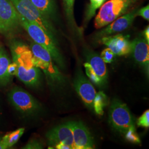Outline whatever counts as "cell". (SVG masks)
I'll return each instance as SVG.
<instances>
[{
	"label": "cell",
	"mask_w": 149,
	"mask_h": 149,
	"mask_svg": "<svg viewBox=\"0 0 149 149\" xmlns=\"http://www.w3.org/2000/svg\"><path fill=\"white\" fill-rule=\"evenodd\" d=\"M18 15L28 21L41 27L48 34L56 40V31L51 21L45 17L31 0H11Z\"/></svg>",
	"instance_id": "5b68a950"
},
{
	"label": "cell",
	"mask_w": 149,
	"mask_h": 149,
	"mask_svg": "<svg viewBox=\"0 0 149 149\" xmlns=\"http://www.w3.org/2000/svg\"><path fill=\"white\" fill-rule=\"evenodd\" d=\"M138 10V8L133 9L127 13L118 17L100 31L97 32L93 37L95 40L97 42L103 37L111 36L127 29L132 26L137 17L136 12Z\"/></svg>",
	"instance_id": "30bf717a"
},
{
	"label": "cell",
	"mask_w": 149,
	"mask_h": 149,
	"mask_svg": "<svg viewBox=\"0 0 149 149\" xmlns=\"http://www.w3.org/2000/svg\"><path fill=\"white\" fill-rule=\"evenodd\" d=\"M8 149L5 145L3 143L2 140V137H0V149Z\"/></svg>",
	"instance_id": "f546056e"
},
{
	"label": "cell",
	"mask_w": 149,
	"mask_h": 149,
	"mask_svg": "<svg viewBox=\"0 0 149 149\" xmlns=\"http://www.w3.org/2000/svg\"><path fill=\"white\" fill-rule=\"evenodd\" d=\"M116 56V55H115V54L110 49L108 48L104 49L100 55V56L103 60V61L105 63L108 64L112 63L115 59Z\"/></svg>",
	"instance_id": "603a6c76"
},
{
	"label": "cell",
	"mask_w": 149,
	"mask_h": 149,
	"mask_svg": "<svg viewBox=\"0 0 149 149\" xmlns=\"http://www.w3.org/2000/svg\"><path fill=\"white\" fill-rule=\"evenodd\" d=\"M19 24V16L11 0H0V33L10 34Z\"/></svg>",
	"instance_id": "ba28073f"
},
{
	"label": "cell",
	"mask_w": 149,
	"mask_h": 149,
	"mask_svg": "<svg viewBox=\"0 0 149 149\" xmlns=\"http://www.w3.org/2000/svg\"><path fill=\"white\" fill-rule=\"evenodd\" d=\"M33 4L49 20L56 18V8L54 0H31Z\"/></svg>",
	"instance_id": "e0dca14e"
},
{
	"label": "cell",
	"mask_w": 149,
	"mask_h": 149,
	"mask_svg": "<svg viewBox=\"0 0 149 149\" xmlns=\"http://www.w3.org/2000/svg\"><path fill=\"white\" fill-rule=\"evenodd\" d=\"M131 53L134 60L144 69L148 77L149 73V44L143 36H139L131 42Z\"/></svg>",
	"instance_id": "5bb4252c"
},
{
	"label": "cell",
	"mask_w": 149,
	"mask_h": 149,
	"mask_svg": "<svg viewBox=\"0 0 149 149\" xmlns=\"http://www.w3.org/2000/svg\"><path fill=\"white\" fill-rule=\"evenodd\" d=\"M24 130L25 129L24 128H19L15 131L7 134L2 137L3 143L8 149L13 146L23 135Z\"/></svg>",
	"instance_id": "ffe728a7"
},
{
	"label": "cell",
	"mask_w": 149,
	"mask_h": 149,
	"mask_svg": "<svg viewBox=\"0 0 149 149\" xmlns=\"http://www.w3.org/2000/svg\"><path fill=\"white\" fill-rule=\"evenodd\" d=\"M75 149L95 148L93 138L85 125L81 121H71Z\"/></svg>",
	"instance_id": "4fadbf2b"
},
{
	"label": "cell",
	"mask_w": 149,
	"mask_h": 149,
	"mask_svg": "<svg viewBox=\"0 0 149 149\" xmlns=\"http://www.w3.org/2000/svg\"><path fill=\"white\" fill-rule=\"evenodd\" d=\"M84 53L86 62L90 64L97 76L101 80L102 85H104L106 83L108 78L106 63L101 59L100 55L91 49L86 48Z\"/></svg>",
	"instance_id": "9a60e30c"
},
{
	"label": "cell",
	"mask_w": 149,
	"mask_h": 149,
	"mask_svg": "<svg viewBox=\"0 0 149 149\" xmlns=\"http://www.w3.org/2000/svg\"><path fill=\"white\" fill-rule=\"evenodd\" d=\"M84 66L86 70V73L88 77L91 81L95 84V85L98 86H102L101 81L98 77L97 76L96 73L95 72L94 70L92 69L90 64L88 62H86L84 64Z\"/></svg>",
	"instance_id": "7402d4cb"
},
{
	"label": "cell",
	"mask_w": 149,
	"mask_h": 149,
	"mask_svg": "<svg viewBox=\"0 0 149 149\" xmlns=\"http://www.w3.org/2000/svg\"><path fill=\"white\" fill-rule=\"evenodd\" d=\"M12 61L16 66L15 76L24 85L37 87L42 81V71L33 62L31 48L21 41L13 40L10 43Z\"/></svg>",
	"instance_id": "6da1fadb"
},
{
	"label": "cell",
	"mask_w": 149,
	"mask_h": 149,
	"mask_svg": "<svg viewBox=\"0 0 149 149\" xmlns=\"http://www.w3.org/2000/svg\"><path fill=\"white\" fill-rule=\"evenodd\" d=\"M124 136L125 139H127L130 143L140 144L141 142L138 134L136 133L135 127L130 128L128 132L124 134Z\"/></svg>",
	"instance_id": "cb8c5ba5"
},
{
	"label": "cell",
	"mask_w": 149,
	"mask_h": 149,
	"mask_svg": "<svg viewBox=\"0 0 149 149\" xmlns=\"http://www.w3.org/2000/svg\"><path fill=\"white\" fill-rule=\"evenodd\" d=\"M55 148L58 149H71V148L69 146L64 144V143H59V144H57L55 146Z\"/></svg>",
	"instance_id": "f1b7e54d"
},
{
	"label": "cell",
	"mask_w": 149,
	"mask_h": 149,
	"mask_svg": "<svg viewBox=\"0 0 149 149\" xmlns=\"http://www.w3.org/2000/svg\"><path fill=\"white\" fill-rule=\"evenodd\" d=\"M137 16H140L144 19L149 21V5L146 6L138 10L136 12Z\"/></svg>",
	"instance_id": "4316f807"
},
{
	"label": "cell",
	"mask_w": 149,
	"mask_h": 149,
	"mask_svg": "<svg viewBox=\"0 0 149 149\" xmlns=\"http://www.w3.org/2000/svg\"><path fill=\"white\" fill-rule=\"evenodd\" d=\"M29 47L33 55L34 64L44 74L49 84L53 86L64 84V76L48 50L34 42L31 43Z\"/></svg>",
	"instance_id": "3957f363"
},
{
	"label": "cell",
	"mask_w": 149,
	"mask_h": 149,
	"mask_svg": "<svg viewBox=\"0 0 149 149\" xmlns=\"http://www.w3.org/2000/svg\"><path fill=\"white\" fill-rule=\"evenodd\" d=\"M12 63L5 48L0 42V86H6L12 77L8 74V68Z\"/></svg>",
	"instance_id": "2e32d148"
},
{
	"label": "cell",
	"mask_w": 149,
	"mask_h": 149,
	"mask_svg": "<svg viewBox=\"0 0 149 149\" xmlns=\"http://www.w3.org/2000/svg\"><path fill=\"white\" fill-rule=\"evenodd\" d=\"M109 123L112 128L124 135L135 127L133 117L126 104L118 99L112 102L109 112Z\"/></svg>",
	"instance_id": "8992f818"
},
{
	"label": "cell",
	"mask_w": 149,
	"mask_h": 149,
	"mask_svg": "<svg viewBox=\"0 0 149 149\" xmlns=\"http://www.w3.org/2000/svg\"><path fill=\"white\" fill-rule=\"evenodd\" d=\"M43 143L39 139L34 138L31 139L22 149H43Z\"/></svg>",
	"instance_id": "d4e9b609"
},
{
	"label": "cell",
	"mask_w": 149,
	"mask_h": 149,
	"mask_svg": "<svg viewBox=\"0 0 149 149\" xmlns=\"http://www.w3.org/2000/svg\"><path fill=\"white\" fill-rule=\"evenodd\" d=\"M97 42L110 49L116 55L124 56L131 53V42L129 36L122 34L111 35L101 38Z\"/></svg>",
	"instance_id": "7c38bea8"
},
{
	"label": "cell",
	"mask_w": 149,
	"mask_h": 149,
	"mask_svg": "<svg viewBox=\"0 0 149 149\" xmlns=\"http://www.w3.org/2000/svg\"><path fill=\"white\" fill-rule=\"evenodd\" d=\"M140 0H109L102 6L95 19V27L100 29L130 11Z\"/></svg>",
	"instance_id": "277c9868"
},
{
	"label": "cell",
	"mask_w": 149,
	"mask_h": 149,
	"mask_svg": "<svg viewBox=\"0 0 149 149\" xmlns=\"http://www.w3.org/2000/svg\"><path fill=\"white\" fill-rule=\"evenodd\" d=\"M64 11L68 23L72 31L79 37H82V30L75 21L74 17V4L75 0H63Z\"/></svg>",
	"instance_id": "ac0fdd59"
},
{
	"label": "cell",
	"mask_w": 149,
	"mask_h": 149,
	"mask_svg": "<svg viewBox=\"0 0 149 149\" xmlns=\"http://www.w3.org/2000/svg\"><path fill=\"white\" fill-rule=\"evenodd\" d=\"M143 36L144 39L146 40L147 43L149 44V27L148 26L146 27V28L144 29V31L143 32Z\"/></svg>",
	"instance_id": "83f0119b"
},
{
	"label": "cell",
	"mask_w": 149,
	"mask_h": 149,
	"mask_svg": "<svg viewBox=\"0 0 149 149\" xmlns=\"http://www.w3.org/2000/svg\"><path fill=\"white\" fill-rule=\"evenodd\" d=\"M138 127L149 128V110H146L144 113L136 121Z\"/></svg>",
	"instance_id": "484cf974"
},
{
	"label": "cell",
	"mask_w": 149,
	"mask_h": 149,
	"mask_svg": "<svg viewBox=\"0 0 149 149\" xmlns=\"http://www.w3.org/2000/svg\"><path fill=\"white\" fill-rule=\"evenodd\" d=\"M19 20L22 27L26 30L33 42L39 44L48 50L54 63L60 69H65V59L60 52L57 41L55 40L43 29L37 24L28 21L20 16Z\"/></svg>",
	"instance_id": "7a4b0ae2"
},
{
	"label": "cell",
	"mask_w": 149,
	"mask_h": 149,
	"mask_svg": "<svg viewBox=\"0 0 149 149\" xmlns=\"http://www.w3.org/2000/svg\"><path fill=\"white\" fill-rule=\"evenodd\" d=\"M8 99L16 111L24 116H32L41 108L37 100L19 87H13L8 93Z\"/></svg>",
	"instance_id": "52a82bcc"
},
{
	"label": "cell",
	"mask_w": 149,
	"mask_h": 149,
	"mask_svg": "<svg viewBox=\"0 0 149 149\" xmlns=\"http://www.w3.org/2000/svg\"><path fill=\"white\" fill-rule=\"evenodd\" d=\"M90 3L86 8L84 21V26L85 27L91 19L95 16L96 11L100 9L107 0H89Z\"/></svg>",
	"instance_id": "d6986e66"
},
{
	"label": "cell",
	"mask_w": 149,
	"mask_h": 149,
	"mask_svg": "<svg viewBox=\"0 0 149 149\" xmlns=\"http://www.w3.org/2000/svg\"><path fill=\"white\" fill-rule=\"evenodd\" d=\"M107 97L103 91L97 93L93 101V110L97 114L102 116L104 114V109L107 104Z\"/></svg>",
	"instance_id": "44dd1931"
},
{
	"label": "cell",
	"mask_w": 149,
	"mask_h": 149,
	"mask_svg": "<svg viewBox=\"0 0 149 149\" xmlns=\"http://www.w3.org/2000/svg\"><path fill=\"white\" fill-rule=\"evenodd\" d=\"M46 138L49 147H53L59 143H64L75 149L73 134L70 122L64 123L49 130L46 134Z\"/></svg>",
	"instance_id": "9c48e42d"
},
{
	"label": "cell",
	"mask_w": 149,
	"mask_h": 149,
	"mask_svg": "<svg viewBox=\"0 0 149 149\" xmlns=\"http://www.w3.org/2000/svg\"><path fill=\"white\" fill-rule=\"evenodd\" d=\"M74 86L75 90L86 106L91 110L93 109V101L96 91L91 82L81 71H78L76 75Z\"/></svg>",
	"instance_id": "8fae6325"
}]
</instances>
